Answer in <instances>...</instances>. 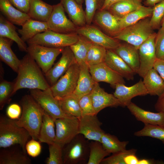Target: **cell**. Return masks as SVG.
Wrapping results in <instances>:
<instances>
[{
    "instance_id": "f35d334b",
    "label": "cell",
    "mask_w": 164,
    "mask_h": 164,
    "mask_svg": "<svg viewBox=\"0 0 164 164\" xmlns=\"http://www.w3.org/2000/svg\"><path fill=\"white\" fill-rule=\"evenodd\" d=\"M107 51L104 47L92 43L87 53L86 63L89 66L104 62Z\"/></svg>"
},
{
    "instance_id": "6da1fadb",
    "label": "cell",
    "mask_w": 164,
    "mask_h": 164,
    "mask_svg": "<svg viewBox=\"0 0 164 164\" xmlns=\"http://www.w3.org/2000/svg\"><path fill=\"white\" fill-rule=\"evenodd\" d=\"M35 60L28 53L21 60L13 94L22 88L45 90L50 86Z\"/></svg>"
},
{
    "instance_id": "d4e9b609",
    "label": "cell",
    "mask_w": 164,
    "mask_h": 164,
    "mask_svg": "<svg viewBox=\"0 0 164 164\" xmlns=\"http://www.w3.org/2000/svg\"><path fill=\"white\" fill-rule=\"evenodd\" d=\"M114 50L135 73H137L140 67L138 50L127 43H120Z\"/></svg>"
},
{
    "instance_id": "816d5d0a",
    "label": "cell",
    "mask_w": 164,
    "mask_h": 164,
    "mask_svg": "<svg viewBox=\"0 0 164 164\" xmlns=\"http://www.w3.org/2000/svg\"><path fill=\"white\" fill-rule=\"evenodd\" d=\"M153 68L157 71L164 80V60L157 58Z\"/></svg>"
},
{
    "instance_id": "4dcf8cb0",
    "label": "cell",
    "mask_w": 164,
    "mask_h": 164,
    "mask_svg": "<svg viewBox=\"0 0 164 164\" xmlns=\"http://www.w3.org/2000/svg\"><path fill=\"white\" fill-rule=\"evenodd\" d=\"M143 78L148 94L159 96L164 92V80L154 68L150 70Z\"/></svg>"
},
{
    "instance_id": "1f68e13d",
    "label": "cell",
    "mask_w": 164,
    "mask_h": 164,
    "mask_svg": "<svg viewBox=\"0 0 164 164\" xmlns=\"http://www.w3.org/2000/svg\"><path fill=\"white\" fill-rule=\"evenodd\" d=\"M55 120L46 112L43 114L38 140L48 145L54 142L56 137Z\"/></svg>"
},
{
    "instance_id": "db71d44e",
    "label": "cell",
    "mask_w": 164,
    "mask_h": 164,
    "mask_svg": "<svg viewBox=\"0 0 164 164\" xmlns=\"http://www.w3.org/2000/svg\"><path fill=\"white\" fill-rule=\"evenodd\" d=\"M139 160L135 154L129 155L125 159V164H138Z\"/></svg>"
},
{
    "instance_id": "8d00e7d4",
    "label": "cell",
    "mask_w": 164,
    "mask_h": 164,
    "mask_svg": "<svg viewBox=\"0 0 164 164\" xmlns=\"http://www.w3.org/2000/svg\"><path fill=\"white\" fill-rule=\"evenodd\" d=\"M101 142L107 151L113 154L126 150L129 142L121 141L116 136L105 132L101 137Z\"/></svg>"
},
{
    "instance_id": "4316f807",
    "label": "cell",
    "mask_w": 164,
    "mask_h": 164,
    "mask_svg": "<svg viewBox=\"0 0 164 164\" xmlns=\"http://www.w3.org/2000/svg\"><path fill=\"white\" fill-rule=\"evenodd\" d=\"M60 2L70 20L76 26L80 27L86 25L85 13L82 5L75 0H61Z\"/></svg>"
},
{
    "instance_id": "8fae6325",
    "label": "cell",
    "mask_w": 164,
    "mask_h": 164,
    "mask_svg": "<svg viewBox=\"0 0 164 164\" xmlns=\"http://www.w3.org/2000/svg\"><path fill=\"white\" fill-rule=\"evenodd\" d=\"M47 23L50 30L63 34L76 32L78 27L67 18L60 2L53 5L52 13Z\"/></svg>"
},
{
    "instance_id": "9a60e30c",
    "label": "cell",
    "mask_w": 164,
    "mask_h": 164,
    "mask_svg": "<svg viewBox=\"0 0 164 164\" xmlns=\"http://www.w3.org/2000/svg\"><path fill=\"white\" fill-rule=\"evenodd\" d=\"M102 124L97 114L82 116L79 118V134L88 140L101 142L105 132L101 128Z\"/></svg>"
},
{
    "instance_id": "5b68a950",
    "label": "cell",
    "mask_w": 164,
    "mask_h": 164,
    "mask_svg": "<svg viewBox=\"0 0 164 164\" xmlns=\"http://www.w3.org/2000/svg\"><path fill=\"white\" fill-rule=\"evenodd\" d=\"M149 17L142 19L122 29L114 38L122 40L138 50L140 45L153 33Z\"/></svg>"
},
{
    "instance_id": "7dc6e473",
    "label": "cell",
    "mask_w": 164,
    "mask_h": 164,
    "mask_svg": "<svg viewBox=\"0 0 164 164\" xmlns=\"http://www.w3.org/2000/svg\"><path fill=\"white\" fill-rule=\"evenodd\" d=\"M155 46L157 58L164 60V29L160 27L156 33Z\"/></svg>"
},
{
    "instance_id": "4fadbf2b",
    "label": "cell",
    "mask_w": 164,
    "mask_h": 164,
    "mask_svg": "<svg viewBox=\"0 0 164 164\" xmlns=\"http://www.w3.org/2000/svg\"><path fill=\"white\" fill-rule=\"evenodd\" d=\"M156 35V33L154 32L140 45L138 50L140 67L137 73L142 78L153 68L157 59L155 46Z\"/></svg>"
},
{
    "instance_id": "e0dca14e",
    "label": "cell",
    "mask_w": 164,
    "mask_h": 164,
    "mask_svg": "<svg viewBox=\"0 0 164 164\" xmlns=\"http://www.w3.org/2000/svg\"><path fill=\"white\" fill-rule=\"evenodd\" d=\"M113 94L118 100L120 106H127L132 98L138 96H144L148 94L143 81L140 80L132 86L128 87L124 84H118L115 86Z\"/></svg>"
},
{
    "instance_id": "603a6c76",
    "label": "cell",
    "mask_w": 164,
    "mask_h": 164,
    "mask_svg": "<svg viewBox=\"0 0 164 164\" xmlns=\"http://www.w3.org/2000/svg\"><path fill=\"white\" fill-rule=\"evenodd\" d=\"M2 148L0 152V164H30L31 162L22 149Z\"/></svg>"
},
{
    "instance_id": "e575fe53",
    "label": "cell",
    "mask_w": 164,
    "mask_h": 164,
    "mask_svg": "<svg viewBox=\"0 0 164 164\" xmlns=\"http://www.w3.org/2000/svg\"><path fill=\"white\" fill-rule=\"evenodd\" d=\"M58 100L62 110L65 114L79 118L81 117L79 99L73 93Z\"/></svg>"
},
{
    "instance_id": "484cf974",
    "label": "cell",
    "mask_w": 164,
    "mask_h": 164,
    "mask_svg": "<svg viewBox=\"0 0 164 164\" xmlns=\"http://www.w3.org/2000/svg\"><path fill=\"white\" fill-rule=\"evenodd\" d=\"M13 42L8 38L0 37V59L17 73L21 60L18 58L11 49Z\"/></svg>"
},
{
    "instance_id": "7402d4cb",
    "label": "cell",
    "mask_w": 164,
    "mask_h": 164,
    "mask_svg": "<svg viewBox=\"0 0 164 164\" xmlns=\"http://www.w3.org/2000/svg\"><path fill=\"white\" fill-rule=\"evenodd\" d=\"M80 71L76 88L73 93L80 99L90 93L96 82L90 73L88 66L86 63L79 65Z\"/></svg>"
},
{
    "instance_id": "ba28073f",
    "label": "cell",
    "mask_w": 164,
    "mask_h": 164,
    "mask_svg": "<svg viewBox=\"0 0 164 164\" xmlns=\"http://www.w3.org/2000/svg\"><path fill=\"white\" fill-rule=\"evenodd\" d=\"M27 53L35 60L45 74L52 67L57 56L64 48L48 47L37 44H28Z\"/></svg>"
},
{
    "instance_id": "ac0fdd59",
    "label": "cell",
    "mask_w": 164,
    "mask_h": 164,
    "mask_svg": "<svg viewBox=\"0 0 164 164\" xmlns=\"http://www.w3.org/2000/svg\"><path fill=\"white\" fill-rule=\"evenodd\" d=\"M93 21L108 36L114 38L121 31L119 19L108 10H97Z\"/></svg>"
},
{
    "instance_id": "91938a15",
    "label": "cell",
    "mask_w": 164,
    "mask_h": 164,
    "mask_svg": "<svg viewBox=\"0 0 164 164\" xmlns=\"http://www.w3.org/2000/svg\"><path fill=\"white\" fill-rule=\"evenodd\" d=\"M161 28L164 29V16L161 22Z\"/></svg>"
},
{
    "instance_id": "f546056e",
    "label": "cell",
    "mask_w": 164,
    "mask_h": 164,
    "mask_svg": "<svg viewBox=\"0 0 164 164\" xmlns=\"http://www.w3.org/2000/svg\"><path fill=\"white\" fill-rule=\"evenodd\" d=\"M18 29L21 38L25 42L37 34L50 30L47 22H40L29 19Z\"/></svg>"
},
{
    "instance_id": "2e32d148",
    "label": "cell",
    "mask_w": 164,
    "mask_h": 164,
    "mask_svg": "<svg viewBox=\"0 0 164 164\" xmlns=\"http://www.w3.org/2000/svg\"><path fill=\"white\" fill-rule=\"evenodd\" d=\"M90 73L97 83L104 82L112 86L125 83L124 78L108 66L104 62L89 66Z\"/></svg>"
},
{
    "instance_id": "680465c9",
    "label": "cell",
    "mask_w": 164,
    "mask_h": 164,
    "mask_svg": "<svg viewBox=\"0 0 164 164\" xmlns=\"http://www.w3.org/2000/svg\"><path fill=\"white\" fill-rule=\"evenodd\" d=\"M77 2L78 4L82 5L84 2V0H75Z\"/></svg>"
},
{
    "instance_id": "bcb514c9",
    "label": "cell",
    "mask_w": 164,
    "mask_h": 164,
    "mask_svg": "<svg viewBox=\"0 0 164 164\" xmlns=\"http://www.w3.org/2000/svg\"><path fill=\"white\" fill-rule=\"evenodd\" d=\"M79 103L81 111V116L96 114L90 94L84 95L80 98L79 100Z\"/></svg>"
},
{
    "instance_id": "b9f144b4",
    "label": "cell",
    "mask_w": 164,
    "mask_h": 164,
    "mask_svg": "<svg viewBox=\"0 0 164 164\" xmlns=\"http://www.w3.org/2000/svg\"><path fill=\"white\" fill-rule=\"evenodd\" d=\"M164 16V0L152 7L150 23L153 29H159Z\"/></svg>"
},
{
    "instance_id": "cb8c5ba5",
    "label": "cell",
    "mask_w": 164,
    "mask_h": 164,
    "mask_svg": "<svg viewBox=\"0 0 164 164\" xmlns=\"http://www.w3.org/2000/svg\"><path fill=\"white\" fill-rule=\"evenodd\" d=\"M0 11L1 14L14 24L22 26L30 19L29 15L17 9L9 0H0Z\"/></svg>"
},
{
    "instance_id": "d590c367",
    "label": "cell",
    "mask_w": 164,
    "mask_h": 164,
    "mask_svg": "<svg viewBox=\"0 0 164 164\" xmlns=\"http://www.w3.org/2000/svg\"><path fill=\"white\" fill-rule=\"evenodd\" d=\"M92 43L85 37L79 35L78 41L69 46L73 54L76 62L79 65L86 63L87 53Z\"/></svg>"
},
{
    "instance_id": "30bf717a",
    "label": "cell",
    "mask_w": 164,
    "mask_h": 164,
    "mask_svg": "<svg viewBox=\"0 0 164 164\" xmlns=\"http://www.w3.org/2000/svg\"><path fill=\"white\" fill-rule=\"evenodd\" d=\"M54 142L63 148L79 134V118L74 117L57 119L55 121Z\"/></svg>"
},
{
    "instance_id": "d6986e66",
    "label": "cell",
    "mask_w": 164,
    "mask_h": 164,
    "mask_svg": "<svg viewBox=\"0 0 164 164\" xmlns=\"http://www.w3.org/2000/svg\"><path fill=\"white\" fill-rule=\"evenodd\" d=\"M90 95L96 114L106 108L120 106L119 101L114 94L105 91L98 83H96Z\"/></svg>"
},
{
    "instance_id": "ffe728a7",
    "label": "cell",
    "mask_w": 164,
    "mask_h": 164,
    "mask_svg": "<svg viewBox=\"0 0 164 164\" xmlns=\"http://www.w3.org/2000/svg\"><path fill=\"white\" fill-rule=\"evenodd\" d=\"M104 62L112 69L128 80H133L135 73L113 50H107Z\"/></svg>"
},
{
    "instance_id": "681fc988",
    "label": "cell",
    "mask_w": 164,
    "mask_h": 164,
    "mask_svg": "<svg viewBox=\"0 0 164 164\" xmlns=\"http://www.w3.org/2000/svg\"><path fill=\"white\" fill-rule=\"evenodd\" d=\"M20 106L17 104H12L7 108L6 113L9 118L15 120H18L22 114Z\"/></svg>"
},
{
    "instance_id": "d6a6232c",
    "label": "cell",
    "mask_w": 164,
    "mask_h": 164,
    "mask_svg": "<svg viewBox=\"0 0 164 164\" xmlns=\"http://www.w3.org/2000/svg\"><path fill=\"white\" fill-rule=\"evenodd\" d=\"M152 7L142 5L139 8L128 13L124 17L118 18L121 30L140 20L151 16Z\"/></svg>"
},
{
    "instance_id": "11a10c76",
    "label": "cell",
    "mask_w": 164,
    "mask_h": 164,
    "mask_svg": "<svg viewBox=\"0 0 164 164\" xmlns=\"http://www.w3.org/2000/svg\"><path fill=\"white\" fill-rule=\"evenodd\" d=\"M122 0H104V4L101 10H107L113 4ZM142 2L143 0H138Z\"/></svg>"
},
{
    "instance_id": "83f0119b",
    "label": "cell",
    "mask_w": 164,
    "mask_h": 164,
    "mask_svg": "<svg viewBox=\"0 0 164 164\" xmlns=\"http://www.w3.org/2000/svg\"><path fill=\"white\" fill-rule=\"evenodd\" d=\"M1 14L0 15V37L8 38L15 42L22 51L27 52V46L18 35L16 28Z\"/></svg>"
},
{
    "instance_id": "52a82bcc",
    "label": "cell",
    "mask_w": 164,
    "mask_h": 164,
    "mask_svg": "<svg viewBox=\"0 0 164 164\" xmlns=\"http://www.w3.org/2000/svg\"><path fill=\"white\" fill-rule=\"evenodd\" d=\"M80 67L76 61L53 85L50 87L54 96L57 100L74 92L79 76Z\"/></svg>"
},
{
    "instance_id": "f5cc1de1",
    "label": "cell",
    "mask_w": 164,
    "mask_h": 164,
    "mask_svg": "<svg viewBox=\"0 0 164 164\" xmlns=\"http://www.w3.org/2000/svg\"><path fill=\"white\" fill-rule=\"evenodd\" d=\"M155 109L158 112L164 113V92L159 96L158 100L155 105Z\"/></svg>"
},
{
    "instance_id": "6f0895ef",
    "label": "cell",
    "mask_w": 164,
    "mask_h": 164,
    "mask_svg": "<svg viewBox=\"0 0 164 164\" xmlns=\"http://www.w3.org/2000/svg\"><path fill=\"white\" fill-rule=\"evenodd\" d=\"M153 163L152 161H150L148 159H142L139 160L138 164H151Z\"/></svg>"
},
{
    "instance_id": "3957f363",
    "label": "cell",
    "mask_w": 164,
    "mask_h": 164,
    "mask_svg": "<svg viewBox=\"0 0 164 164\" xmlns=\"http://www.w3.org/2000/svg\"><path fill=\"white\" fill-rule=\"evenodd\" d=\"M30 135L24 128L19 126L15 120L4 116L0 117V148L18 145L26 152L25 146Z\"/></svg>"
},
{
    "instance_id": "7bdbcfd3",
    "label": "cell",
    "mask_w": 164,
    "mask_h": 164,
    "mask_svg": "<svg viewBox=\"0 0 164 164\" xmlns=\"http://www.w3.org/2000/svg\"><path fill=\"white\" fill-rule=\"evenodd\" d=\"M104 0H85L86 24L90 25L97 11L101 9Z\"/></svg>"
},
{
    "instance_id": "74e56055",
    "label": "cell",
    "mask_w": 164,
    "mask_h": 164,
    "mask_svg": "<svg viewBox=\"0 0 164 164\" xmlns=\"http://www.w3.org/2000/svg\"><path fill=\"white\" fill-rule=\"evenodd\" d=\"M90 152L89 159L87 164H100L106 157L110 153L103 147L101 142L91 141L89 144Z\"/></svg>"
},
{
    "instance_id": "7a4b0ae2",
    "label": "cell",
    "mask_w": 164,
    "mask_h": 164,
    "mask_svg": "<svg viewBox=\"0 0 164 164\" xmlns=\"http://www.w3.org/2000/svg\"><path fill=\"white\" fill-rule=\"evenodd\" d=\"M20 103L22 112L20 118L15 120L16 123L25 129L32 138L37 140L45 111L30 94L23 96Z\"/></svg>"
},
{
    "instance_id": "ee69618b",
    "label": "cell",
    "mask_w": 164,
    "mask_h": 164,
    "mask_svg": "<svg viewBox=\"0 0 164 164\" xmlns=\"http://www.w3.org/2000/svg\"><path fill=\"white\" fill-rule=\"evenodd\" d=\"M48 145L49 155L46 161V163L63 164L62 148L55 142Z\"/></svg>"
},
{
    "instance_id": "f6af8a7d",
    "label": "cell",
    "mask_w": 164,
    "mask_h": 164,
    "mask_svg": "<svg viewBox=\"0 0 164 164\" xmlns=\"http://www.w3.org/2000/svg\"><path fill=\"white\" fill-rule=\"evenodd\" d=\"M136 150L131 149L113 154L111 155L104 158L101 162V164H125V157L131 154H135Z\"/></svg>"
},
{
    "instance_id": "9f6ffc18",
    "label": "cell",
    "mask_w": 164,
    "mask_h": 164,
    "mask_svg": "<svg viewBox=\"0 0 164 164\" xmlns=\"http://www.w3.org/2000/svg\"><path fill=\"white\" fill-rule=\"evenodd\" d=\"M163 0H145L144 2L145 6L153 7L156 4L161 2Z\"/></svg>"
},
{
    "instance_id": "f907efd6",
    "label": "cell",
    "mask_w": 164,
    "mask_h": 164,
    "mask_svg": "<svg viewBox=\"0 0 164 164\" xmlns=\"http://www.w3.org/2000/svg\"><path fill=\"white\" fill-rule=\"evenodd\" d=\"M10 3L20 11L28 14L32 0H9Z\"/></svg>"
},
{
    "instance_id": "f1b7e54d",
    "label": "cell",
    "mask_w": 164,
    "mask_h": 164,
    "mask_svg": "<svg viewBox=\"0 0 164 164\" xmlns=\"http://www.w3.org/2000/svg\"><path fill=\"white\" fill-rule=\"evenodd\" d=\"M53 5L42 0H32L28 14L30 19L36 21L47 22L52 13Z\"/></svg>"
},
{
    "instance_id": "ab89813d",
    "label": "cell",
    "mask_w": 164,
    "mask_h": 164,
    "mask_svg": "<svg viewBox=\"0 0 164 164\" xmlns=\"http://www.w3.org/2000/svg\"><path fill=\"white\" fill-rule=\"evenodd\" d=\"M144 128L135 132L136 136H148L159 139L164 144V127L158 125L144 124Z\"/></svg>"
},
{
    "instance_id": "836d02e7",
    "label": "cell",
    "mask_w": 164,
    "mask_h": 164,
    "mask_svg": "<svg viewBox=\"0 0 164 164\" xmlns=\"http://www.w3.org/2000/svg\"><path fill=\"white\" fill-rule=\"evenodd\" d=\"M138 0H122L116 2L107 9L118 18H121L142 5Z\"/></svg>"
},
{
    "instance_id": "277c9868",
    "label": "cell",
    "mask_w": 164,
    "mask_h": 164,
    "mask_svg": "<svg viewBox=\"0 0 164 164\" xmlns=\"http://www.w3.org/2000/svg\"><path fill=\"white\" fill-rule=\"evenodd\" d=\"M78 134L63 148V164H85L88 162L90 142Z\"/></svg>"
},
{
    "instance_id": "9c48e42d",
    "label": "cell",
    "mask_w": 164,
    "mask_h": 164,
    "mask_svg": "<svg viewBox=\"0 0 164 164\" xmlns=\"http://www.w3.org/2000/svg\"><path fill=\"white\" fill-rule=\"evenodd\" d=\"M30 94L43 109L55 120L72 116L62 110L58 100L53 95L50 87L45 90L30 89Z\"/></svg>"
},
{
    "instance_id": "c3c4849f",
    "label": "cell",
    "mask_w": 164,
    "mask_h": 164,
    "mask_svg": "<svg viewBox=\"0 0 164 164\" xmlns=\"http://www.w3.org/2000/svg\"><path fill=\"white\" fill-rule=\"evenodd\" d=\"M25 148L26 152L29 155L32 157H36L40 154L42 147L39 141L32 138L27 142Z\"/></svg>"
},
{
    "instance_id": "7c38bea8",
    "label": "cell",
    "mask_w": 164,
    "mask_h": 164,
    "mask_svg": "<svg viewBox=\"0 0 164 164\" xmlns=\"http://www.w3.org/2000/svg\"><path fill=\"white\" fill-rule=\"evenodd\" d=\"M76 32L89 40L105 48L114 50L120 44L119 40L106 34L96 27L86 25L78 27Z\"/></svg>"
},
{
    "instance_id": "5bb4252c",
    "label": "cell",
    "mask_w": 164,
    "mask_h": 164,
    "mask_svg": "<svg viewBox=\"0 0 164 164\" xmlns=\"http://www.w3.org/2000/svg\"><path fill=\"white\" fill-rule=\"evenodd\" d=\"M62 56L55 65L46 73L45 77L50 87L54 85L76 61L69 46L64 48Z\"/></svg>"
},
{
    "instance_id": "8992f818",
    "label": "cell",
    "mask_w": 164,
    "mask_h": 164,
    "mask_svg": "<svg viewBox=\"0 0 164 164\" xmlns=\"http://www.w3.org/2000/svg\"><path fill=\"white\" fill-rule=\"evenodd\" d=\"M79 38V35L76 32L63 34L49 30L37 34L26 43L28 44H37L50 47L64 48L76 43Z\"/></svg>"
},
{
    "instance_id": "60d3db41",
    "label": "cell",
    "mask_w": 164,
    "mask_h": 164,
    "mask_svg": "<svg viewBox=\"0 0 164 164\" xmlns=\"http://www.w3.org/2000/svg\"><path fill=\"white\" fill-rule=\"evenodd\" d=\"M1 79L0 82V109L2 110L6 104L9 103L13 95L14 82Z\"/></svg>"
},
{
    "instance_id": "44dd1931",
    "label": "cell",
    "mask_w": 164,
    "mask_h": 164,
    "mask_svg": "<svg viewBox=\"0 0 164 164\" xmlns=\"http://www.w3.org/2000/svg\"><path fill=\"white\" fill-rule=\"evenodd\" d=\"M132 114L139 121L144 124L158 125L164 127V113H154L145 110L131 102L127 106Z\"/></svg>"
}]
</instances>
